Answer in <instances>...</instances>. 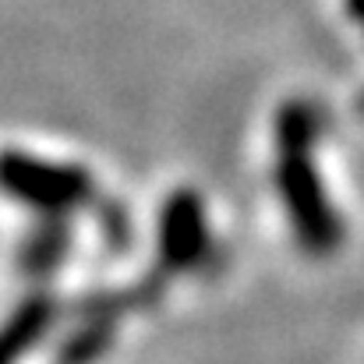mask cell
Listing matches in <instances>:
<instances>
[{"label": "cell", "instance_id": "6da1fadb", "mask_svg": "<svg viewBox=\"0 0 364 364\" xmlns=\"http://www.w3.org/2000/svg\"><path fill=\"white\" fill-rule=\"evenodd\" d=\"M318 110L308 100H287L272 117V188L287 213L297 244L326 258L340 247V216L326 195V181L315 163L318 145Z\"/></svg>", "mask_w": 364, "mask_h": 364}, {"label": "cell", "instance_id": "8992f818", "mask_svg": "<svg viewBox=\"0 0 364 364\" xmlns=\"http://www.w3.org/2000/svg\"><path fill=\"white\" fill-rule=\"evenodd\" d=\"M117 322L107 315H78V326L57 343L53 364H96L107 358L117 340Z\"/></svg>", "mask_w": 364, "mask_h": 364}, {"label": "cell", "instance_id": "3957f363", "mask_svg": "<svg viewBox=\"0 0 364 364\" xmlns=\"http://www.w3.org/2000/svg\"><path fill=\"white\" fill-rule=\"evenodd\" d=\"M213 251L209 209L195 188H170L156 213V272L170 283L205 265Z\"/></svg>", "mask_w": 364, "mask_h": 364}, {"label": "cell", "instance_id": "277c9868", "mask_svg": "<svg viewBox=\"0 0 364 364\" xmlns=\"http://www.w3.org/2000/svg\"><path fill=\"white\" fill-rule=\"evenodd\" d=\"M57 315H60V304L46 290L28 294L0 322V364H21V358L28 350H36L46 340V333L53 329Z\"/></svg>", "mask_w": 364, "mask_h": 364}, {"label": "cell", "instance_id": "7a4b0ae2", "mask_svg": "<svg viewBox=\"0 0 364 364\" xmlns=\"http://www.w3.org/2000/svg\"><path fill=\"white\" fill-rule=\"evenodd\" d=\"M0 195L36 216H71L100 202L92 170L71 159H50L28 149H0Z\"/></svg>", "mask_w": 364, "mask_h": 364}, {"label": "cell", "instance_id": "5b68a950", "mask_svg": "<svg viewBox=\"0 0 364 364\" xmlns=\"http://www.w3.org/2000/svg\"><path fill=\"white\" fill-rule=\"evenodd\" d=\"M71 223L68 216H39L36 227L18 244V269L28 279H46L71 255Z\"/></svg>", "mask_w": 364, "mask_h": 364}, {"label": "cell", "instance_id": "52a82bcc", "mask_svg": "<svg viewBox=\"0 0 364 364\" xmlns=\"http://www.w3.org/2000/svg\"><path fill=\"white\" fill-rule=\"evenodd\" d=\"M96 216H100V234L107 241V251H124L131 241V223H127L124 205L121 202H100Z\"/></svg>", "mask_w": 364, "mask_h": 364}]
</instances>
